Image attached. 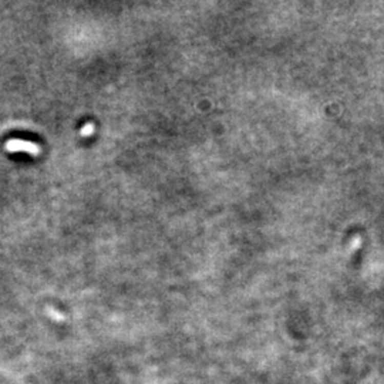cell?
Segmentation results:
<instances>
[{
	"mask_svg": "<svg viewBox=\"0 0 384 384\" xmlns=\"http://www.w3.org/2000/svg\"><path fill=\"white\" fill-rule=\"evenodd\" d=\"M6 150L9 152H26L30 155H38L40 147L34 143L23 141V139H9L6 143Z\"/></svg>",
	"mask_w": 384,
	"mask_h": 384,
	"instance_id": "cell-1",
	"label": "cell"
},
{
	"mask_svg": "<svg viewBox=\"0 0 384 384\" xmlns=\"http://www.w3.org/2000/svg\"><path fill=\"white\" fill-rule=\"evenodd\" d=\"M93 131H94V126L91 124V123H87L86 126H83L82 128V135L83 137H88V135H91L93 134Z\"/></svg>",
	"mask_w": 384,
	"mask_h": 384,
	"instance_id": "cell-2",
	"label": "cell"
}]
</instances>
